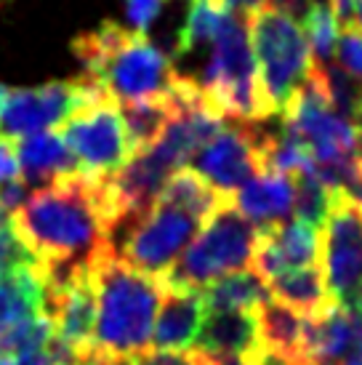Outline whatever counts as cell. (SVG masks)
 <instances>
[{
	"label": "cell",
	"instance_id": "1",
	"mask_svg": "<svg viewBox=\"0 0 362 365\" xmlns=\"http://www.w3.org/2000/svg\"><path fill=\"white\" fill-rule=\"evenodd\" d=\"M14 227L41 267H93L115 245L96 182L83 173L32 192L14 213Z\"/></svg>",
	"mask_w": 362,
	"mask_h": 365
},
{
	"label": "cell",
	"instance_id": "2",
	"mask_svg": "<svg viewBox=\"0 0 362 365\" xmlns=\"http://www.w3.org/2000/svg\"><path fill=\"white\" fill-rule=\"evenodd\" d=\"M72 51L86 70L83 75L120 107L168 96L179 78L168 53L147 35L125 30L118 21H101L96 30L78 35Z\"/></svg>",
	"mask_w": 362,
	"mask_h": 365
},
{
	"label": "cell",
	"instance_id": "3",
	"mask_svg": "<svg viewBox=\"0 0 362 365\" xmlns=\"http://www.w3.org/2000/svg\"><path fill=\"white\" fill-rule=\"evenodd\" d=\"M90 274L99 302L93 349L123 357L144 355L152 344L162 299L160 280L123 262L115 245L93 262Z\"/></svg>",
	"mask_w": 362,
	"mask_h": 365
},
{
	"label": "cell",
	"instance_id": "4",
	"mask_svg": "<svg viewBox=\"0 0 362 365\" xmlns=\"http://www.w3.org/2000/svg\"><path fill=\"white\" fill-rule=\"evenodd\" d=\"M197 83L208 102L227 120L262 123L277 118L259 78L248 16L240 11L227 14L216 41L211 43V56Z\"/></svg>",
	"mask_w": 362,
	"mask_h": 365
},
{
	"label": "cell",
	"instance_id": "5",
	"mask_svg": "<svg viewBox=\"0 0 362 365\" xmlns=\"http://www.w3.org/2000/svg\"><path fill=\"white\" fill-rule=\"evenodd\" d=\"M256 243L259 230L229 200L202 224L197 237L187 245V251L160 283L165 288L202 291L224 274L251 269Z\"/></svg>",
	"mask_w": 362,
	"mask_h": 365
},
{
	"label": "cell",
	"instance_id": "6",
	"mask_svg": "<svg viewBox=\"0 0 362 365\" xmlns=\"http://www.w3.org/2000/svg\"><path fill=\"white\" fill-rule=\"evenodd\" d=\"M248 32L262 86L274 107V115L280 118L293 93L312 72L314 59L306 32L296 16L272 3L248 14Z\"/></svg>",
	"mask_w": 362,
	"mask_h": 365
},
{
	"label": "cell",
	"instance_id": "7",
	"mask_svg": "<svg viewBox=\"0 0 362 365\" xmlns=\"http://www.w3.org/2000/svg\"><path fill=\"white\" fill-rule=\"evenodd\" d=\"M59 131L64 133L72 155L78 158L81 173L90 182L107 179L133 158L120 104L112 102L107 93H96L83 107H78L61 123Z\"/></svg>",
	"mask_w": 362,
	"mask_h": 365
},
{
	"label": "cell",
	"instance_id": "8",
	"mask_svg": "<svg viewBox=\"0 0 362 365\" xmlns=\"http://www.w3.org/2000/svg\"><path fill=\"white\" fill-rule=\"evenodd\" d=\"M200 227L202 222L192 213L157 200L141 219L123 227V243L115 251L133 269L162 280L197 237Z\"/></svg>",
	"mask_w": 362,
	"mask_h": 365
},
{
	"label": "cell",
	"instance_id": "9",
	"mask_svg": "<svg viewBox=\"0 0 362 365\" xmlns=\"http://www.w3.org/2000/svg\"><path fill=\"white\" fill-rule=\"evenodd\" d=\"M53 336L41 264L0 274V357L46 352Z\"/></svg>",
	"mask_w": 362,
	"mask_h": 365
},
{
	"label": "cell",
	"instance_id": "10",
	"mask_svg": "<svg viewBox=\"0 0 362 365\" xmlns=\"http://www.w3.org/2000/svg\"><path fill=\"white\" fill-rule=\"evenodd\" d=\"M274 131H264L259 123L224 120L219 133L192 158V168L224 197L240 190L256 173L267 171V153Z\"/></svg>",
	"mask_w": 362,
	"mask_h": 365
},
{
	"label": "cell",
	"instance_id": "11",
	"mask_svg": "<svg viewBox=\"0 0 362 365\" xmlns=\"http://www.w3.org/2000/svg\"><path fill=\"white\" fill-rule=\"evenodd\" d=\"M96 93L104 91H99L86 75L51 81L35 88H6L0 99V136L19 142L32 133L51 131Z\"/></svg>",
	"mask_w": 362,
	"mask_h": 365
},
{
	"label": "cell",
	"instance_id": "12",
	"mask_svg": "<svg viewBox=\"0 0 362 365\" xmlns=\"http://www.w3.org/2000/svg\"><path fill=\"white\" fill-rule=\"evenodd\" d=\"M325 283L333 302L352 307L362 302V208L336 190L331 216L325 224L322 251Z\"/></svg>",
	"mask_w": 362,
	"mask_h": 365
},
{
	"label": "cell",
	"instance_id": "13",
	"mask_svg": "<svg viewBox=\"0 0 362 365\" xmlns=\"http://www.w3.org/2000/svg\"><path fill=\"white\" fill-rule=\"evenodd\" d=\"M195 346L211 357L253 360L267 352L259 325V309H224L208 312Z\"/></svg>",
	"mask_w": 362,
	"mask_h": 365
},
{
	"label": "cell",
	"instance_id": "14",
	"mask_svg": "<svg viewBox=\"0 0 362 365\" xmlns=\"http://www.w3.org/2000/svg\"><path fill=\"white\" fill-rule=\"evenodd\" d=\"M205 314H208V309H205L202 291L165 288L162 285L160 314L155 320L150 346L155 352H184V349H190L200 336Z\"/></svg>",
	"mask_w": 362,
	"mask_h": 365
},
{
	"label": "cell",
	"instance_id": "15",
	"mask_svg": "<svg viewBox=\"0 0 362 365\" xmlns=\"http://www.w3.org/2000/svg\"><path fill=\"white\" fill-rule=\"evenodd\" d=\"M232 203L256 230L277 227V224L288 222L293 203H296L293 176L280 171L256 173L232 195Z\"/></svg>",
	"mask_w": 362,
	"mask_h": 365
},
{
	"label": "cell",
	"instance_id": "16",
	"mask_svg": "<svg viewBox=\"0 0 362 365\" xmlns=\"http://www.w3.org/2000/svg\"><path fill=\"white\" fill-rule=\"evenodd\" d=\"M19 163L27 184H53L81 173L78 158L72 155L64 133L51 128L43 133H32L19 139Z\"/></svg>",
	"mask_w": 362,
	"mask_h": 365
},
{
	"label": "cell",
	"instance_id": "17",
	"mask_svg": "<svg viewBox=\"0 0 362 365\" xmlns=\"http://www.w3.org/2000/svg\"><path fill=\"white\" fill-rule=\"evenodd\" d=\"M259 325H262L267 352L280 357L282 363L288 365H312L306 357V349H304L306 314L282 304L277 299H269L267 304L259 307Z\"/></svg>",
	"mask_w": 362,
	"mask_h": 365
},
{
	"label": "cell",
	"instance_id": "18",
	"mask_svg": "<svg viewBox=\"0 0 362 365\" xmlns=\"http://www.w3.org/2000/svg\"><path fill=\"white\" fill-rule=\"evenodd\" d=\"M269 240L277 254L282 272L288 269H304V267H322V251H325V232L320 227L293 219L282 222L269 230H259Z\"/></svg>",
	"mask_w": 362,
	"mask_h": 365
},
{
	"label": "cell",
	"instance_id": "19",
	"mask_svg": "<svg viewBox=\"0 0 362 365\" xmlns=\"http://www.w3.org/2000/svg\"><path fill=\"white\" fill-rule=\"evenodd\" d=\"M205 309L208 312H224V309H259L272 299L269 283L256 269H240V272L224 274L211 285L202 288Z\"/></svg>",
	"mask_w": 362,
	"mask_h": 365
},
{
	"label": "cell",
	"instance_id": "20",
	"mask_svg": "<svg viewBox=\"0 0 362 365\" xmlns=\"http://www.w3.org/2000/svg\"><path fill=\"white\" fill-rule=\"evenodd\" d=\"M272 299L299 309L301 314H314L333 304V296L325 283L322 267H304V269H288L269 280Z\"/></svg>",
	"mask_w": 362,
	"mask_h": 365
},
{
	"label": "cell",
	"instance_id": "21",
	"mask_svg": "<svg viewBox=\"0 0 362 365\" xmlns=\"http://www.w3.org/2000/svg\"><path fill=\"white\" fill-rule=\"evenodd\" d=\"M160 200L162 203L176 205L181 211L192 213L195 219H200V222L205 224L224 203H229L232 197H224L222 192H216L195 168H187V165H184V168H179V171L165 182V187H162V192H160Z\"/></svg>",
	"mask_w": 362,
	"mask_h": 365
},
{
	"label": "cell",
	"instance_id": "22",
	"mask_svg": "<svg viewBox=\"0 0 362 365\" xmlns=\"http://www.w3.org/2000/svg\"><path fill=\"white\" fill-rule=\"evenodd\" d=\"M123 123L128 131V142L133 147V155L141 150H150L152 144L160 139L168 123L176 115V99L168 96H155V99H141V102L123 104Z\"/></svg>",
	"mask_w": 362,
	"mask_h": 365
},
{
	"label": "cell",
	"instance_id": "23",
	"mask_svg": "<svg viewBox=\"0 0 362 365\" xmlns=\"http://www.w3.org/2000/svg\"><path fill=\"white\" fill-rule=\"evenodd\" d=\"M229 11L232 9L224 0H190L184 24H181L176 43H173V53L187 56V53H195L202 46H211Z\"/></svg>",
	"mask_w": 362,
	"mask_h": 365
},
{
	"label": "cell",
	"instance_id": "24",
	"mask_svg": "<svg viewBox=\"0 0 362 365\" xmlns=\"http://www.w3.org/2000/svg\"><path fill=\"white\" fill-rule=\"evenodd\" d=\"M293 184H296V203H293L296 219H301V222L322 230V227L328 224V216H331L333 200H336V190L322 182L317 168L296 173V176H293Z\"/></svg>",
	"mask_w": 362,
	"mask_h": 365
},
{
	"label": "cell",
	"instance_id": "25",
	"mask_svg": "<svg viewBox=\"0 0 362 365\" xmlns=\"http://www.w3.org/2000/svg\"><path fill=\"white\" fill-rule=\"evenodd\" d=\"M325 91L331 99L333 110L352 123L354 128L362 125V83L354 81L341 64H317Z\"/></svg>",
	"mask_w": 362,
	"mask_h": 365
},
{
	"label": "cell",
	"instance_id": "26",
	"mask_svg": "<svg viewBox=\"0 0 362 365\" xmlns=\"http://www.w3.org/2000/svg\"><path fill=\"white\" fill-rule=\"evenodd\" d=\"M301 27L312 48L314 64H331L336 56V41H338V21L333 16V11L322 0H312L301 16Z\"/></svg>",
	"mask_w": 362,
	"mask_h": 365
},
{
	"label": "cell",
	"instance_id": "27",
	"mask_svg": "<svg viewBox=\"0 0 362 365\" xmlns=\"http://www.w3.org/2000/svg\"><path fill=\"white\" fill-rule=\"evenodd\" d=\"M30 264L38 262H35V256L19 240L16 227H14V216L0 211V274L14 272L19 267H30Z\"/></svg>",
	"mask_w": 362,
	"mask_h": 365
},
{
	"label": "cell",
	"instance_id": "28",
	"mask_svg": "<svg viewBox=\"0 0 362 365\" xmlns=\"http://www.w3.org/2000/svg\"><path fill=\"white\" fill-rule=\"evenodd\" d=\"M336 59L354 81L362 83V24L341 27V35L336 41Z\"/></svg>",
	"mask_w": 362,
	"mask_h": 365
},
{
	"label": "cell",
	"instance_id": "29",
	"mask_svg": "<svg viewBox=\"0 0 362 365\" xmlns=\"http://www.w3.org/2000/svg\"><path fill=\"white\" fill-rule=\"evenodd\" d=\"M136 365H219V360L200 349L192 352H144L136 355Z\"/></svg>",
	"mask_w": 362,
	"mask_h": 365
},
{
	"label": "cell",
	"instance_id": "30",
	"mask_svg": "<svg viewBox=\"0 0 362 365\" xmlns=\"http://www.w3.org/2000/svg\"><path fill=\"white\" fill-rule=\"evenodd\" d=\"M168 0H125V16L131 21L133 32H141V35H147L155 19L160 16L162 6H165Z\"/></svg>",
	"mask_w": 362,
	"mask_h": 365
},
{
	"label": "cell",
	"instance_id": "31",
	"mask_svg": "<svg viewBox=\"0 0 362 365\" xmlns=\"http://www.w3.org/2000/svg\"><path fill=\"white\" fill-rule=\"evenodd\" d=\"M16 179H24L19 153H16V147H14L11 139H3V136H0V184L16 182Z\"/></svg>",
	"mask_w": 362,
	"mask_h": 365
},
{
	"label": "cell",
	"instance_id": "32",
	"mask_svg": "<svg viewBox=\"0 0 362 365\" xmlns=\"http://www.w3.org/2000/svg\"><path fill=\"white\" fill-rule=\"evenodd\" d=\"M331 11L338 21V27L357 24V0H331Z\"/></svg>",
	"mask_w": 362,
	"mask_h": 365
},
{
	"label": "cell",
	"instance_id": "33",
	"mask_svg": "<svg viewBox=\"0 0 362 365\" xmlns=\"http://www.w3.org/2000/svg\"><path fill=\"white\" fill-rule=\"evenodd\" d=\"M83 365H136V355L123 357V355H110V352H99V349H90Z\"/></svg>",
	"mask_w": 362,
	"mask_h": 365
},
{
	"label": "cell",
	"instance_id": "34",
	"mask_svg": "<svg viewBox=\"0 0 362 365\" xmlns=\"http://www.w3.org/2000/svg\"><path fill=\"white\" fill-rule=\"evenodd\" d=\"M0 365H53L46 352H27V355L0 357Z\"/></svg>",
	"mask_w": 362,
	"mask_h": 365
},
{
	"label": "cell",
	"instance_id": "35",
	"mask_svg": "<svg viewBox=\"0 0 362 365\" xmlns=\"http://www.w3.org/2000/svg\"><path fill=\"white\" fill-rule=\"evenodd\" d=\"M267 3L277 6V9H282V11H288L291 16H296V19L301 21V16L306 14V9H309L312 0H267Z\"/></svg>",
	"mask_w": 362,
	"mask_h": 365
},
{
	"label": "cell",
	"instance_id": "36",
	"mask_svg": "<svg viewBox=\"0 0 362 365\" xmlns=\"http://www.w3.org/2000/svg\"><path fill=\"white\" fill-rule=\"evenodd\" d=\"M232 11H240V14H253V11H259L262 6H267V0H224Z\"/></svg>",
	"mask_w": 362,
	"mask_h": 365
},
{
	"label": "cell",
	"instance_id": "37",
	"mask_svg": "<svg viewBox=\"0 0 362 365\" xmlns=\"http://www.w3.org/2000/svg\"><path fill=\"white\" fill-rule=\"evenodd\" d=\"M341 365H362V352H354V355H349Z\"/></svg>",
	"mask_w": 362,
	"mask_h": 365
},
{
	"label": "cell",
	"instance_id": "38",
	"mask_svg": "<svg viewBox=\"0 0 362 365\" xmlns=\"http://www.w3.org/2000/svg\"><path fill=\"white\" fill-rule=\"evenodd\" d=\"M357 155H360V160H362V125L357 128Z\"/></svg>",
	"mask_w": 362,
	"mask_h": 365
},
{
	"label": "cell",
	"instance_id": "39",
	"mask_svg": "<svg viewBox=\"0 0 362 365\" xmlns=\"http://www.w3.org/2000/svg\"><path fill=\"white\" fill-rule=\"evenodd\" d=\"M357 21L362 24V0H357Z\"/></svg>",
	"mask_w": 362,
	"mask_h": 365
}]
</instances>
